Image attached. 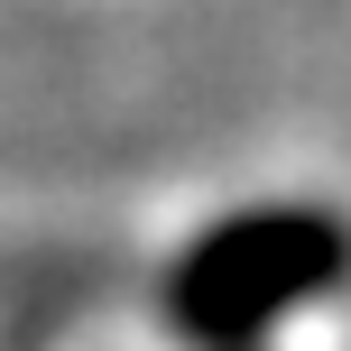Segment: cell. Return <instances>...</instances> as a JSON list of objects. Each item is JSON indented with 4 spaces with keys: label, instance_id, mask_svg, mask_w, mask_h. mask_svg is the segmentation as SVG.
Listing matches in <instances>:
<instances>
[{
    "label": "cell",
    "instance_id": "6da1fadb",
    "mask_svg": "<svg viewBox=\"0 0 351 351\" xmlns=\"http://www.w3.org/2000/svg\"><path fill=\"white\" fill-rule=\"evenodd\" d=\"M351 278V222L315 204H259L213 222L167 268V333L185 351H250L296 305L333 296Z\"/></svg>",
    "mask_w": 351,
    "mask_h": 351
}]
</instances>
